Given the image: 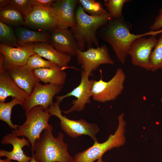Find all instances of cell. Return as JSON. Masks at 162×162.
Instances as JSON below:
<instances>
[{
	"instance_id": "10",
	"label": "cell",
	"mask_w": 162,
	"mask_h": 162,
	"mask_svg": "<svg viewBox=\"0 0 162 162\" xmlns=\"http://www.w3.org/2000/svg\"><path fill=\"white\" fill-rule=\"evenodd\" d=\"M90 75L84 71L81 73V80L79 84L70 92L62 96L56 97V101L60 103L64 98L70 96H74L76 99L73 100V106L69 110L63 111L65 114L73 111H82L86 107V105L91 101L92 97V90L94 81V80H90Z\"/></svg>"
},
{
	"instance_id": "30",
	"label": "cell",
	"mask_w": 162,
	"mask_h": 162,
	"mask_svg": "<svg viewBox=\"0 0 162 162\" xmlns=\"http://www.w3.org/2000/svg\"><path fill=\"white\" fill-rule=\"evenodd\" d=\"M150 28L151 31H154L162 29V7L160 9L158 15Z\"/></svg>"
},
{
	"instance_id": "34",
	"label": "cell",
	"mask_w": 162,
	"mask_h": 162,
	"mask_svg": "<svg viewBox=\"0 0 162 162\" xmlns=\"http://www.w3.org/2000/svg\"><path fill=\"white\" fill-rule=\"evenodd\" d=\"M32 159L30 162H41V161H38L36 160L33 156H32Z\"/></svg>"
},
{
	"instance_id": "27",
	"label": "cell",
	"mask_w": 162,
	"mask_h": 162,
	"mask_svg": "<svg viewBox=\"0 0 162 162\" xmlns=\"http://www.w3.org/2000/svg\"><path fill=\"white\" fill-rule=\"evenodd\" d=\"M84 10L89 15L99 16L108 13L107 11L103 8L100 4L95 0H79L78 1Z\"/></svg>"
},
{
	"instance_id": "25",
	"label": "cell",
	"mask_w": 162,
	"mask_h": 162,
	"mask_svg": "<svg viewBox=\"0 0 162 162\" xmlns=\"http://www.w3.org/2000/svg\"><path fill=\"white\" fill-rule=\"evenodd\" d=\"M150 70L154 72L162 69V33L151 53L150 59Z\"/></svg>"
},
{
	"instance_id": "35",
	"label": "cell",
	"mask_w": 162,
	"mask_h": 162,
	"mask_svg": "<svg viewBox=\"0 0 162 162\" xmlns=\"http://www.w3.org/2000/svg\"><path fill=\"white\" fill-rule=\"evenodd\" d=\"M102 158H101L98 159L96 162H106L102 160Z\"/></svg>"
},
{
	"instance_id": "24",
	"label": "cell",
	"mask_w": 162,
	"mask_h": 162,
	"mask_svg": "<svg viewBox=\"0 0 162 162\" xmlns=\"http://www.w3.org/2000/svg\"><path fill=\"white\" fill-rule=\"evenodd\" d=\"M0 44L12 47L19 46L17 38L13 29L10 26L0 21Z\"/></svg>"
},
{
	"instance_id": "6",
	"label": "cell",
	"mask_w": 162,
	"mask_h": 162,
	"mask_svg": "<svg viewBox=\"0 0 162 162\" xmlns=\"http://www.w3.org/2000/svg\"><path fill=\"white\" fill-rule=\"evenodd\" d=\"M59 102H56L49 108L50 115L57 117L60 120L62 129L70 136L76 138L82 135L89 136L94 141L98 142L96 135L100 129L98 125L95 123H90L84 119L78 120L70 119L62 114Z\"/></svg>"
},
{
	"instance_id": "19",
	"label": "cell",
	"mask_w": 162,
	"mask_h": 162,
	"mask_svg": "<svg viewBox=\"0 0 162 162\" xmlns=\"http://www.w3.org/2000/svg\"><path fill=\"white\" fill-rule=\"evenodd\" d=\"M29 95L16 83L6 70L0 72V102H4L9 96L24 102Z\"/></svg>"
},
{
	"instance_id": "29",
	"label": "cell",
	"mask_w": 162,
	"mask_h": 162,
	"mask_svg": "<svg viewBox=\"0 0 162 162\" xmlns=\"http://www.w3.org/2000/svg\"><path fill=\"white\" fill-rule=\"evenodd\" d=\"M10 4L24 17L27 16L32 12L34 7L31 0H10Z\"/></svg>"
},
{
	"instance_id": "14",
	"label": "cell",
	"mask_w": 162,
	"mask_h": 162,
	"mask_svg": "<svg viewBox=\"0 0 162 162\" xmlns=\"http://www.w3.org/2000/svg\"><path fill=\"white\" fill-rule=\"evenodd\" d=\"M50 43L58 51L71 56H76L80 50L73 33L68 29H57L51 32Z\"/></svg>"
},
{
	"instance_id": "2",
	"label": "cell",
	"mask_w": 162,
	"mask_h": 162,
	"mask_svg": "<svg viewBox=\"0 0 162 162\" xmlns=\"http://www.w3.org/2000/svg\"><path fill=\"white\" fill-rule=\"evenodd\" d=\"M75 24L70 28L76 41L80 50L84 51L93 45L99 46L96 33L100 27L106 25L112 19L108 13L93 16L87 14L79 5L75 12Z\"/></svg>"
},
{
	"instance_id": "5",
	"label": "cell",
	"mask_w": 162,
	"mask_h": 162,
	"mask_svg": "<svg viewBox=\"0 0 162 162\" xmlns=\"http://www.w3.org/2000/svg\"><path fill=\"white\" fill-rule=\"evenodd\" d=\"M124 116V113L118 116V126L114 134L110 135L104 142L94 143L92 146L76 154L74 157V162H94L102 157L106 152L123 145L126 140L124 134L126 122Z\"/></svg>"
},
{
	"instance_id": "7",
	"label": "cell",
	"mask_w": 162,
	"mask_h": 162,
	"mask_svg": "<svg viewBox=\"0 0 162 162\" xmlns=\"http://www.w3.org/2000/svg\"><path fill=\"white\" fill-rule=\"evenodd\" d=\"M125 79L124 72L119 68L109 81H104L102 78L98 81L94 80L92 91V98L101 103L115 100L122 93Z\"/></svg>"
},
{
	"instance_id": "1",
	"label": "cell",
	"mask_w": 162,
	"mask_h": 162,
	"mask_svg": "<svg viewBox=\"0 0 162 162\" xmlns=\"http://www.w3.org/2000/svg\"><path fill=\"white\" fill-rule=\"evenodd\" d=\"M105 28L103 38L111 45L118 59L123 64L125 63L131 45L134 40L141 37L156 35L162 32L161 29L140 34H132L130 32L131 25L124 20L123 17L118 19L112 18L106 25Z\"/></svg>"
},
{
	"instance_id": "9",
	"label": "cell",
	"mask_w": 162,
	"mask_h": 162,
	"mask_svg": "<svg viewBox=\"0 0 162 162\" xmlns=\"http://www.w3.org/2000/svg\"><path fill=\"white\" fill-rule=\"evenodd\" d=\"M63 88V86L50 83L43 85L38 82L32 93L24 101L22 106L23 109L27 112L34 106H41L44 110H48L54 104V96L60 92Z\"/></svg>"
},
{
	"instance_id": "18",
	"label": "cell",
	"mask_w": 162,
	"mask_h": 162,
	"mask_svg": "<svg viewBox=\"0 0 162 162\" xmlns=\"http://www.w3.org/2000/svg\"><path fill=\"white\" fill-rule=\"evenodd\" d=\"M34 52L64 69L68 68L71 56L61 52L48 43H36L34 44Z\"/></svg>"
},
{
	"instance_id": "32",
	"label": "cell",
	"mask_w": 162,
	"mask_h": 162,
	"mask_svg": "<svg viewBox=\"0 0 162 162\" xmlns=\"http://www.w3.org/2000/svg\"><path fill=\"white\" fill-rule=\"evenodd\" d=\"M10 0H0V8H4L10 4Z\"/></svg>"
},
{
	"instance_id": "21",
	"label": "cell",
	"mask_w": 162,
	"mask_h": 162,
	"mask_svg": "<svg viewBox=\"0 0 162 162\" xmlns=\"http://www.w3.org/2000/svg\"><path fill=\"white\" fill-rule=\"evenodd\" d=\"M15 33L19 46L33 43H50V34L31 30L22 27H17Z\"/></svg>"
},
{
	"instance_id": "31",
	"label": "cell",
	"mask_w": 162,
	"mask_h": 162,
	"mask_svg": "<svg viewBox=\"0 0 162 162\" xmlns=\"http://www.w3.org/2000/svg\"><path fill=\"white\" fill-rule=\"evenodd\" d=\"M34 6L50 8L56 0H31Z\"/></svg>"
},
{
	"instance_id": "28",
	"label": "cell",
	"mask_w": 162,
	"mask_h": 162,
	"mask_svg": "<svg viewBox=\"0 0 162 162\" xmlns=\"http://www.w3.org/2000/svg\"><path fill=\"white\" fill-rule=\"evenodd\" d=\"M26 65L34 70L40 68H51L58 65L52 62L43 59L36 53L29 58Z\"/></svg>"
},
{
	"instance_id": "12",
	"label": "cell",
	"mask_w": 162,
	"mask_h": 162,
	"mask_svg": "<svg viewBox=\"0 0 162 162\" xmlns=\"http://www.w3.org/2000/svg\"><path fill=\"white\" fill-rule=\"evenodd\" d=\"M158 40L155 35H151L148 38L141 37L134 40L129 52L133 64L146 70H150V56Z\"/></svg>"
},
{
	"instance_id": "26",
	"label": "cell",
	"mask_w": 162,
	"mask_h": 162,
	"mask_svg": "<svg viewBox=\"0 0 162 162\" xmlns=\"http://www.w3.org/2000/svg\"><path fill=\"white\" fill-rule=\"evenodd\" d=\"M129 0H105L104 5L112 18L120 19L123 17L122 10L125 3Z\"/></svg>"
},
{
	"instance_id": "11",
	"label": "cell",
	"mask_w": 162,
	"mask_h": 162,
	"mask_svg": "<svg viewBox=\"0 0 162 162\" xmlns=\"http://www.w3.org/2000/svg\"><path fill=\"white\" fill-rule=\"evenodd\" d=\"M76 56L82 71L90 75L100 65L114 64V61L110 57L108 49L105 45L96 48H88L85 51L78 50Z\"/></svg>"
},
{
	"instance_id": "3",
	"label": "cell",
	"mask_w": 162,
	"mask_h": 162,
	"mask_svg": "<svg viewBox=\"0 0 162 162\" xmlns=\"http://www.w3.org/2000/svg\"><path fill=\"white\" fill-rule=\"evenodd\" d=\"M52 130H45L36 140L32 156L41 162H74V157L68 151V145L64 140V135L58 133L55 137Z\"/></svg>"
},
{
	"instance_id": "17",
	"label": "cell",
	"mask_w": 162,
	"mask_h": 162,
	"mask_svg": "<svg viewBox=\"0 0 162 162\" xmlns=\"http://www.w3.org/2000/svg\"><path fill=\"white\" fill-rule=\"evenodd\" d=\"M6 70L16 83L30 95L36 83L40 81L34 70L26 64L9 68Z\"/></svg>"
},
{
	"instance_id": "20",
	"label": "cell",
	"mask_w": 162,
	"mask_h": 162,
	"mask_svg": "<svg viewBox=\"0 0 162 162\" xmlns=\"http://www.w3.org/2000/svg\"><path fill=\"white\" fill-rule=\"evenodd\" d=\"M65 69L58 66L51 68H40L34 70L36 76L41 81L46 84L63 86L65 82L67 73Z\"/></svg>"
},
{
	"instance_id": "13",
	"label": "cell",
	"mask_w": 162,
	"mask_h": 162,
	"mask_svg": "<svg viewBox=\"0 0 162 162\" xmlns=\"http://www.w3.org/2000/svg\"><path fill=\"white\" fill-rule=\"evenodd\" d=\"M24 18L25 25L30 27L50 32L60 29L58 19L51 7L46 8L34 6L32 12Z\"/></svg>"
},
{
	"instance_id": "4",
	"label": "cell",
	"mask_w": 162,
	"mask_h": 162,
	"mask_svg": "<svg viewBox=\"0 0 162 162\" xmlns=\"http://www.w3.org/2000/svg\"><path fill=\"white\" fill-rule=\"evenodd\" d=\"M26 120L21 125H17L16 130H13L12 133L18 136H24L28 138L31 145L32 152L34 149V144L41 133L45 130H53L49 121L52 116L49 109L45 110L41 106H37L25 112Z\"/></svg>"
},
{
	"instance_id": "33",
	"label": "cell",
	"mask_w": 162,
	"mask_h": 162,
	"mask_svg": "<svg viewBox=\"0 0 162 162\" xmlns=\"http://www.w3.org/2000/svg\"><path fill=\"white\" fill-rule=\"evenodd\" d=\"M0 162H13L11 161V160L8 159L7 158H6L5 159H0Z\"/></svg>"
},
{
	"instance_id": "23",
	"label": "cell",
	"mask_w": 162,
	"mask_h": 162,
	"mask_svg": "<svg viewBox=\"0 0 162 162\" xmlns=\"http://www.w3.org/2000/svg\"><path fill=\"white\" fill-rule=\"evenodd\" d=\"M24 101L16 98H13L10 101L0 102V119L6 122L13 130H16L17 125L14 124L11 120V112L13 107L17 105L22 106Z\"/></svg>"
},
{
	"instance_id": "15",
	"label": "cell",
	"mask_w": 162,
	"mask_h": 162,
	"mask_svg": "<svg viewBox=\"0 0 162 162\" xmlns=\"http://www.w3.org/2000/svg\"><path fill=\"white\" fill-rule=\"evenodd\" d=\"M2 144H10L13 147L11 151L1 149L0 157H5L10 160H14L17 162H30L32 157H29L24 154L22 148L25 146L30 147V142L26 139L24 136L22 138L18 137L16 134L9 133L3 137L1 140Z\"/></svg>"
},
{
	"instance_id": "16",
	"label": "cell",
	"mask_w": 162,
	"mask_h": 162,
	"mask_svg": "<svg viewBox=\"0 0 162 162\" xmlns=\"http://www.w3.org/2000/svg\"><path fill=\"white\" fill-rule=\"evenodd\" d=\"M77 2L75 0H56L51 6L58 19L60 29L72 28L75 26Z\"/></svg>"
},
{
	"instance_id": "22",
	"label": "cell",
	"mask_w": 162,
	"mask_h": 162,
	"mask_svg": "<svg viewBox=\"0 0 162 162\" xmlns=\"http://www.w3.org/2000/svg\"><path fill=\"white\" fill-rule=\"evenodd\" d=\"M0 21L9 26L25 25L24 16L10 4L0 9Z\"/></svg>"
},
{
	"instance_id": "8",
	"label": "cell",
	"mask_w": 162,
	"mask_h": 162,
	"mask_svg": "<svg viewBox=\"0 0 162 162\" xmlns=\"http://www.w3.org/2000/svg\"><path fill=\"white\" fill-rule=\"evenodd\" d=\"M33 43L17 47L0 44V72L9 68L26 65L29 58L35 54Z\"/></svg>"
}]
</instances>
